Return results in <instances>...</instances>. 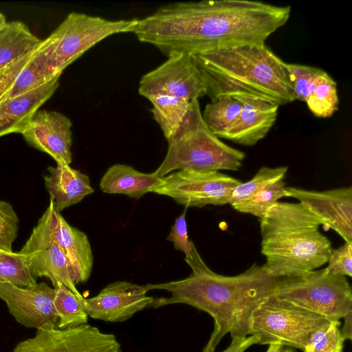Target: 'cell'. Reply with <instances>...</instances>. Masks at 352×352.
Wrapping results in <instances>:
<instances>
[{
  "label": "cell",
  "mask_w": 352,
  "mask_h": 352,
  "mask_svg": "<svg viewBox=\"0 0 352 352\" xmlns=\"http://www.w3.org/2000/svg\"><path fill=\"white\" fill-rule=\"evenodd\" d=\"M283 179L267 185L244 201L234 206L236 210L262 218L269 209L285 197Z\"/></svg>",
  "instance_id": "obj_29"
},
{
  "label": "cell",
  "mask_w": 352,
  "mask_h": 352,
  "mask_svg": "<svg viewBox=\"0 0 352 352\" xmlns=\"http://www.w3.org/2000/svg\"><path fill=\"white\" fill-rule=\"evenodd\" d=\"M287 170V166L261 167L250 180L241 182L233 190L230 204L233 207L248 199L267 185L283 179Z\"/></svg>",
  "instance_id": "obj_30"
},
{
  "label": "cell",
  "mask_w": 352,
  "mask_h": 352,
  "mask_svg": "<svg viewBox=\"0 0 352 352\" xmlns=\"http://www.w3.org/2000/svg\"><path fill=\"white\" fill-rule=\"evenodd\" d=\"M212 101L222 96L262 98L284 105L296 99L286 63L265 43L219 49L191 55Z\"/></svg>",
  "instance_id": "obj_3"
},
{
  "label": "cell",
  "mask_w": 352,
  "mask_h": 352,
  "mask_svg": "<svg viewBox=\"0 0 352 352\" xmlns=\"http://www.w3.org/2000/svg\"><path fill=\"white\" fill-rule=\"evenodd\" d=\"M47 170L45 186L59 212L94 192L88 175L68 164H56V166H49Z\"/></svg>",
  "instance_id": "obj_20"
},
{
  "label": "cell",
  "mask_w": 352,
  "mask_h": 352,
  "mask_svg": "<svg viewBox=\"0 0 352 352\" xmlns=\"http://www.w3.org/2000/svg\"><path fill=\"white\" fill-rule=\"evenodd\" d=\"M54 238L63 252L75 285L86 282L90 277L94 256L87 234L71 226L56 211L54 221Z\"/></svg>",
  "instance_id": "obj_19"
},
{
  "label": "cell",
  "mask_w": 352,
  "mask_h": 352,
  "mask_svg": "<svg viewBox=\"0 0 352 352\" xmlns=\"http://www.w3.org/2000/svg\"><path fill=\"white\" fill-rule=\"evenodd\" d=\"M55 289L46 283L23 287L10 283H0V298L5 302L10 314L28 328H58L54 299Z\"/></svg>",
  "instance_id": "obj_13"
},
{
  "label": "cell",
  "mask_w": 352,
  "mask_h": 352,
  "mask_svg": "<svg viewBox=\"0 0 352 352\" xmlns=\"http://www.w3.org/2000/svg\"><path fill=\"white\" fill-rule=\"evenodd\" d=\"M241 109L242 104L237 98L222 96L206 104L202 118L209 130L222 138L235 123Z\"/></svg>",
  "instance_id": "obj_25"
},
{
  "label": "cell",
  "mask_w": 352,
  "mask_h": 352,
  "mask_svg": "<svg viewBox=\"0 0 352 352\" xmlns=\"http://www.w3.org/2000/svg\"><path fill=\"white\" fill-rule=\"evenodd\" d=\"M300 203L278 201L260 219L265 268L278 278L303 275L327 263L331 241Z\"/></svg>",
  "instance_id": "obj_4"
},
{
  "label": "cell",
  "mask_w": 352,
  "mask_h": 352,
  "mask_svg": "<svg viewBox=\"0 0 352 352\" xmlns=\"http://www.w3.org/2000/svg\"><path fill=\"white\" fill-rule=\"evenodd\" d=\"M13 352H122L112 333L84 324L65 329L36 330L34 336L16 344Z\"/></svg>",
  "instance_id": "obj_12"
},
{
  "label": "cell",
  "mask_w": 352,
  "mask_h": 352,
  "mask_svg": "<svg viewBox=\"0 0 352 352\" xmlns=\"http://www.w3.org/2000/svg\"><path fill=\"white\" fill-rule=\"evenodd\" d=\"M339 320H329L311 336L304 352H343L344 339Z\"/></svg>",
  "instance_id": "obj_31"
},
{
  "label": "cell",
  "mask_w": 352,
  "mask_h": 352,
  "mask_svg": "<svg viewBox=\"0 0 352 352\" xmlns=\"http://www.w3.org/2000/svg\"><path fill=\"white\" fill-rule=\"evenodd\" d=\"M72 122L63 113L38 110L21 133L31 146L50 155L56 164L72 161Z\"/></svg>",
  "instance_id": "obj_16"
},
{
  "label": "cell",
  "mask_w": 352,
  "mask_h": 352,
  "mask_svg": "<svg viewBox=\"0 0 352 352\" xmlns=\"http://www.w3.org/2000/svg\"><path fill=\"white\" fill-rule=\"evenodd\" d=\"M241 182L219 171L179 170L162 177L152 192L172 198L185 208L230 204L233 190Z\"/></svg>",
  "instance_id": "obj_9"
},
{
  "label": "cell",
  "mask_w": 352,
  "mask_h": 352,
  "mask_svg": "<svg viewBox=\"0 0 352 352\" xmlns=\"http://www.w3.org/2000/svg\"><path fill=\"white\" fill-rule=\"evenodd\" d=\"M56 210L50 199L45 211L20 250L25 254L32 274L49 278L54 287L62 285L79 297H83L74 283L67 259L54 238Z\"/></svg>",
  "instance_id": "obj_10"
},
{
  "label": "cell",
  "mask_w": 352,
  "mask_h": 352,
  "mask_svg": "<svg viewBox=\"0 0 352 352\" xmlns=\"http://www.w3.org/2000/svg\"><path fill=\"white\" fill-rule=\"evenodd\" d=\"M138 92L147 99L166 95L191 102L206 95V85L192 56L177 53L142 76Z\"/></svg>",
  "instance_id": "obj_11"
},
{
  "label": "cell",
  "mask_w": 352,
  "mask_h": 352,
  "mask_svg": "<svg viewBox=\"0 0 352 352\" xmlns=\"http://www.w3.org/2000/svg\"><path fill=\"white\" fill-rule=\"evenodd\" d=\"M281 352H294V351H292L291 349H283Z\"/></svg>",
  "instance_id": "obj_41"
},
{
  "label": "cell",
  "mask_w": 352,
  "mask_h": 352,
  "mask_svg": "<svg viewBox=\"0 0 352 352\" xmlns=\"http://www.w3.org/2000/svg\"><path fill=\"white\" fill-rule=\"evenodd\" d=\"M36 279L25 254L0 250V283L8 282L19 287H31L37 283Z\"/></svg>",
  "instance_id": "obj_28"
},
{
  "label": "cell",
  "mask_w": 352,
  "mask_h": 352,
  "mask_svg": "<svg viewBox=\"0 0 352 352\" xmlns=\"http://www.w3.org/2000/svg\"><path fill=\"white\" fill-rule=\"evenodd\" d=\"M328 321L272 295L252 312L249 336H256L259 344H279L303 351L312 334Z\"/></svg>",
  "instance_id": "obj_7"
},
{
  "label": "cell",
  "mask_w": 352,
  "mask_h": 352,
  "mask_svg": "<svg viewBox=\"0 0 352 352\" xmlns=\"http://www.w3.org/2000/svg\"><path fill=\"white\" fill-rule=\"evenodd\" d=\"M283 349V346L279 344H271L265 352H281Z\"/></svg>",
  "instance_id": "obj_39"
},
{
  "label": "cell",
  "mask_w": 352,
  "mask_h": 352,
  "mask_svg": "<svg viewBox=\"0 0 352 352\" xmlns=\"http://www.w3.org/2000/svg\"><path fill=\"white\" fill-rule=\"evenodd\" d=\"M138 19L109 20L84 13L71 12L51 34L54 39V68L61 74L93 46L113 34L131 32Z\"/></svg>",
  "instance_id": "obj_8"
},
{
  "label": "cell",
  "mask_w": 352,
  "mask_h": 352,
  "mask_svg": "<svg viewBox=\"0 0 352 352\" xmlns=\"http://www.w3.org/2000/svg\"><path fill=\"white\" fill-rule=\"evenodd\" d=\"M242 104L239 116L221 138L239 144L254 146L263 139L276 122L279 105L258 97L234 96Z\"/></svg>",
  "instance_id": "obj_17"
},
{
  "label": "cell",
  "mask_w": 352,
  "mask_h": 352,
  "mask_svg": "<svg viewBox=\"0 0 352 352\" xmlns=\"http://www.w3.org/2000/svg\"><path fill=\"white\" fill-rule=\"evenodd\" d=\"M19 220L12 206L0 200V250L13 252L12 245L17 237Z\"/></svg>",
  "instance_id": "obj_33"
},
{
  "label": "cell",
  "mask_w": 352,
  "mask_h": 352,
  "mask_svg": "<svg viewBox=\"0 0 352 352\" xmlns=\"http://www.w3.org/2000/svg\"><path fill=\"white\" fill-rule=\"evenodd\" d=\"M167 142L166 156L153 172L160 177L177 170H237L245 157V153L225 144L209 130L199 100L190 102L182 122Z\"/></svg>",
  "instance_id": "obj_5"
},
{
  "label": "cell",
  "mask_w": 352,
  "mask_h": 352,
  "mask_svg": "<svg viewBox=\"0 0 352 352\" xmlns=\"http://www.w3.org/2000/svg\"><path fill=\"white\" fill-rule=\"evenodd\" d=\"M258 344V338L254 336H248L245 338H232L230 345L221 352H244L253 344ZM218 343L214 338L210 336L208 343L201 352H215Z\"/></svg>",
  "instance_id": "obj_37"
},
{
  "label": "cell",
  "mask_w": 352,
  "mask_h": 352,
  "mask_svg": "<svg viewBox=\"0 0 352 352\" xmlns=\"http://www.w3.org/2000/svg\"><path fill=\"white\" fill-rule=\"evenodd\" d=\"M162 182L154 173H145L131 166L116 164L110 166L102 177L100 188L105 193L122 194L139 199L152 192Z\"/></svg>",
  "instance_id": "obj_22"
},
{
  "label": "cell",
  "mask_w": 352,
  "mask_h": 352,
  "mask_svg": "<svg viewBox=\"0 0 352 352\" xmlns=\"http://www.w3.org/2000/svg\"><path fill=\"white\" fill-rule=\"evenodd\" d=\"M153 104V118L166 139L177 130L186 115L190 102L177 97L157 95L148 99Z\"/></svg>",
  "instance_id": "obj_24"
},
{
  "label": "cell",
  "mask_w": 352,
  "mask_h": 352,
  "mask_svg": "<svg viewBox=\"0 0 352 352\" xmlns=\"http://www.w3.org/2000/svg\"><path fill=\"white\" fill-rule=\"evenodd\" d=\"M35 49L0 69V99L12 87L19 73L30 60Z\"/></svg>",
  "instance_id": "obj_36"
},
{
  "label": "cell",
  "mask_w": 352,
  "mask_h": 352,
  "mask_svg": "<svg viewBox=\"0 0 352 352\" xmlns=\"http://www.w3.org/2000/svg\"><path fill=\"white\" fill-rule=\"evenodd\" d=\"M291 14L289 6L259 1L204 0L164 5L138 20L131 33L167 56L265 43Z\"/></svg>",
  "instance_id": "obj_1"
},
{
  "label": "cell",
  "mask_w": 352,
  "mask_h": 352,
  "mask_svg": "<svg viewBox=\"0 0 352 352\" xmlns=\"http://www.w3.org/2000/svg\"><path fill=\"white\" fill-rule=\"evenodd\" d=\"M285 197L299 201L321 223L352 241V187L313 191L285 187Z\"/></svg>",
  "instance_id": "obj_14"
},
{
  "label": "cell",
  "mask_w": 352,
  "mask_h": 352,
  "mask_svg": "<svg viewBox=\"0 0 352 352\" xmlns=\"http://www.w3.org/2000/svg\"><path fill=\"white\" fill-rule=\"evenodd\" d=\"M296 100L306 102L324 70L309 65L286 63Z\"/></svg>",
  "instance_id": "obj_32"
},
{
  "label": "cell",
  "mask_w": 352,
  "mask_h": 352,
  "mask_svg": "<svg viewBox=\"0 0 352 352\" xmlns=\"http://www.w3.org/2000/svg\"><path fill=\"white\" fill-rule=\"evenodd\" d=\"M326 273L331 275L352 276V241L345 242L337 249H332L329 256Z\"/></svg>",
  "instance_id": "obj_34"
},
{
  "label": "cell",
  "mask_w": 352,
  "mask_h": 352,
  "mask_svg": "<svg viewBox=\"0 0 352 352\" xmlns=\"http://www.w3.org/2000/svg\"><path fill=\"white\" fill-rule=\"evenodd\" d=\"M8 22L6 16L0 12V30H1L6 25Z\"/></svg>",
  "instance_id": "obj_40"
},
{
  "label": "cell",
  "mask_w": 352,
  "mask_h": 352,
  "mask_svg": "<svg viewBox=\"0 0 352 352\" xmlns=\"http://www.w3.org/2000/svg\"><path fill=\"white\" fill-rule=\"evenodd\" d=\"M188 208L176 218L171 227L170 232L167 240L173 243L174 248L185 254V259L192 257V250L194 243L188 238L186 214Z\"/></svg>",
  "instance_id": "obj_35"
},
{
  "label": "cell",
  "mask_w": 352,
  "mask_h": 352,
  "mask_svg": "<svg viewBox=\"0 0 352 352\" xmlns=\"http://www.w3.org/2000/svg\"><path fill=\"white\" fill-rule=\"evenodd\" d=\"M41 41L23 22H8L0 30V69L33 51Z\"/></svg>",
  "instance_id": "obj_23"
},
{
  "label": "cell",
  "mask_w": 352,
  "mask_h": 352,
  "mask_svg": "<svg viewBox=\"0 0 352 352\" xmlns=\"http://www.w3.org/2000/svg\"><path fill=\"white\" fill-rule=\"evenodd\" d=\"M352 311L346 314L344 318V322L340 329V333L344 340H351L352 338Z\"/></svg>",
  "instance_id": "obj_38"
},
{
  "label": "cell",
  "mask_w": 352,
  "mask_h": 352,
  "mask_svg": "<svg viewBox=\"0 0 352 352\" xmlns=\"http://www.w3.org/2000/svg\"><path fill=\"white\" fill-rule=\"evenodd\" d=\"M55 289L54 307L58 319V328L76 327L87 324L88 314L84 307V297H79L65 286Z\"/></svg>",
  "instance_id": "obj_26"
},
{
  "label": "cell",
  "mask_w": 352,
  "mask_h": 352,
  "mask_svg": "<svg viewBox=\"0 0 352 352\" xmlns=\"http://www.w3.org/2000/svg\"><path fill=\"white\" fill-rule=\"evenodd\" d=\"M146 285L128 281H116L96 296L85 298L83 307L92 318L106 322H123L145 308L154 298L147 296Z\"/></svg>",
  "instance_id": "obj_15"
},
{
  "label": "cell",
  "mask_w": 352,
  "mask_h": 352,
  "mask_svg": "<svg viewBox=\"0 0 352 352\" xmlns=\"http://www.w3.org/2000/svg\"><path fill=\"white\" fill-rule=\"evenodd\" d=\"M60 76L58 74L33 90L0 102V138L23 131L34 113L57 90Z\"/></svg>",
  "instance_id": "obj_18"
},
{
  "label": "cell",
  "mask_w": 352,
  "mask_h": 352,
  "mask_svg": "<svg viewBox=\"0 0 352 352\" xmlns=\"http://www.w3.org/2000/svg\"><path fill=\"white\" fill-rule=\"evenodd\" d=\"M305 102L311 113L320 118L331 117L338 110L337 84L326 72L320 74Z\"/></svg>",
  "instance_id": "obj_27"
},
{
  "label": "cell",
  "mask_w": 352,
  "mask_h": 352,
  "mask_svg": "<svg viewBox=\"0 0 352 352\" xmlns=\"http://www.w3.org/2000/svg\"><path fill=\"white\" fill-rule=\"evenodd\" d=\"M185 261L192 270L188 277L145 285L148 291L160 289L170 294L167 298H154L148 308L186 304L206 312L214 320L211 336L218 343L228 333L232 338L248 336L252 312L274 294L283 278L256 263L235 276L217 274L205 263L195 245L192 257Z\"/></svg>",
  "instance_id": "obj_2"
},
{
  "label": "cell",
  "mask_w": 352,
  "mask_h": 352,
  "mask_svg": "<svg viewBox=\"0 0 352 352\" xmlns=\"http://www.w3.org/2000/svg\"><path fill=\"white\" fill-rule=\"evenodd\" d=\"M273 296L329 320H339L352 311V289L347 278L329 274L324 268L283 278Z\"/></svg>",
  "instance_id": "obj_6"
},
{
  "label": "cell",
  "mask_w": 352,
  "mask_h": 352,
  "mask_svg": "<svg viewBox=\"0 0 352 352\" xmlns=\"http://www.w3.org/2000/svg\"><path fill=\"white\" fill-rule=\"evenodd\" d=\"M54 46V39L52 34L41 41L12 87L1 98L0 102L33 90L61 74H57L54 68L52 58Z\"/></svg>",
  "instance_id": "obj_21"
}]
</instances>
